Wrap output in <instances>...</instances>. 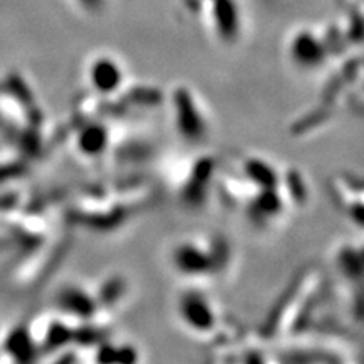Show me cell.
Returning a JSON list of instances; mask_svg holds the SVG:
<instances>
[{"mask_svg":"<svg viewBox=\"0 0 364 364\" xmlns=\"http://www.w3.org/2000/svg\"><path fill=\"white\" fill-rule=\"evenodd\" d=\"M289 53L293 64L304 70H314L325 63L328 50L323 41L313 32L301 31L291 38Z\"/></svg>","mask_w":364,"mask_h":364,"instance_id":"5","label":"cell"},{"mask_svg":"<svg viewBox=\"0 0 364 364\" xmlns=\"http://www.w3.org/2000/svg\"><path fill=\"white\" fill-rule=\"evenodd\" d=\"M242 173L258 190L281 187L279 172L263 158H246L242 164Z\"/></svg>","mask_w":364,"mask_h":364,"instance_id":"8","label":"cell"},{"mask_svg":"<svg viewBox=\"0 0 364 364\" xmlns=\"http://www.w3.org/2000/svg\"><path fill=\"white\" fill-rule=\"evenodd\" d=\"M58 302L67 313L81 318L93 317L99 309V299L90 291L76 286L63 290Z\"/></svg>","mask_w":364,"mask_h":364,"instance_id":"7","label":"cell"},{"mask_svg":"<svg viewBox=\"0 0 364 364\" xmlns=\"http://www.w3.org/2000/svg\"><path fill=\"white\" fill-rule=\"evenodd\" d=\"M87 81L99 96H112L120 91L124 82V73L120 63L108 55H102L90 63Z\"/></svg>","mask_w":364,"mask_h":364,"instance_id":"3","label":"cell"},{"mask_svg":"<svg viewBox=\"0 0 364 364\" xmlns=\"http://www.w3.org/2000/svg\"><path fill=\"white\" fill-rule=\"evenodd\" d=\"M172 264L184 277H203L215 267L214 250L196 240L179 242L172 250Z\"/></svg>","mask_w":364,"mask_h":364,"instance_id":"2","label":"cell"},{"mask_svg":"<svg viewBox=\"0 0 364 364\" xmlns=\"http://www.w3.org/2000/svg\"><path fill=\"white\" fill-rule=\"evenodd\" d=\"M215 23L220 29V33L223 38L231 40L235 37V33L238 31V16H237V9L232 5V2H226V4H220L215 8Z\"/></svg>","mask_w":364,"mask_h":364,"instance_id":"10","label":"cell"},{"mask_svg":"<svg viewBox=\"0 0 364 364\" xmlns=\"http://www.w3.org/2000/svg\"><path fill=\"white\" fill-rule=\"evenodd\" d=\"M175 123L179 135L186 140L198 141L205 136L207 127L196 100L190 96L188 91L181 90L175 95Z\"/></svg>","mask_w":364,"mask_h":364,"instance_id":"4","label":"cell"},{"mask_svg":"<svg viewBox=\"0 0 364 364\" xmlns=\"http://www.w3.org/2000/svg\"><path fill=\"white\" fill-rule=\"evenodd\" d=\"M109 144V134L104 124L88 123L79 131L76 139V147L87 158L100 156L107 151Z\"/></svg>","mask_w":364,"mask_h":364,"instance_id":"9","label":"cell"},{"mask_svg":"<svg viewBox=\"0 0 364 364\" xmlns=\"http://www.w3.org/2000/svg\"><path fill=\"white\" fill-rule=\"evenodd\" d=\"M281 187L275 188H261L249 202V215L257 223H266L273 220L278 214L282 213L284 199Z\"/></svg>","mask_w":364,"mask_h":364,"instance_id":"6","label":"cell"},{"mask_svg":"<svg viewBox=\"0 0 364 364\" xmlns=\"http://www.w3.org/2000/svg\"><path fill=\"white\" fill-rule=\"evenodd\" d=\"M176 310L181 322L195 333H210L218 325V314L211 301L199 290H186L181 293Z\"/></svg>","mask_w":364,"mask_h":364,"instance_id":"1","label":"cell"}]
</instances>
